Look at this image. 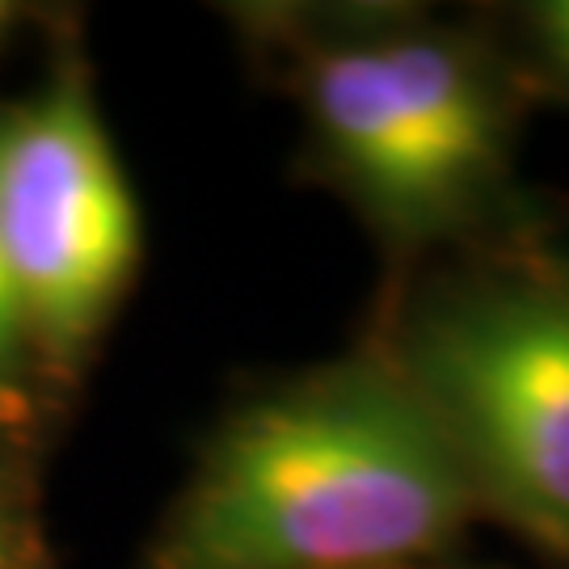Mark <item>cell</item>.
Wrapping results in <instances>:
<instances>
[{"label":"cell","mask_w":569,"mask_h":569,"mask_svg":"<svg viewBox=\"0 0 569 569\" xmlns=\"http://www.w3.org/2000/svg\"><path fill=\"white\" fill-rule=\"evenodd\" d=\"M481 498L397 359L321 367L216 430L157 569H406Z\"/></svg>","instance_id":"obj_1"},{"label":"cell","mask_w":569,"mask_h":569,"mask_svg":"<svg viewBox=\"0 0 569 569\" xmlns=\"http://www.w3.org/2000/svg\"><path fill=\"white\" fill-rule=\"evenodd\" d=\"M300 102L321 161L397 241L460 228L507 169V106L489 63L439 30L312 42Z\"/></svg>","instance_id":"obj_2"},{"label":"cell","mask_w":569,"mask_h":569,"mask_svg":"<svg viewBox=\"0 0 569 569\" xmlns=\"http://www.w3.org/2000/svg\"><path fill=\"white\" fill-rule=\"evenodd\" d=\"M481 507L569 552V279H493L418 312L397 355Z\"/></svg>","instance_id":"obj_3"},{"label":"cell","mask_w":569,"mask_h":569,"mask_svg":"<svg viewBox=\"0 0 569 569\" xmlns=\"http://www.w3.org/2000/svg\"><path fill=\"white\" fill-rule=\"evenodd\" d=\"M0 258L34 355L81 363L140 262V211L77 72L0 122Z\"/></svg>","instance_id":"obj_4"},{"label":"cell","mask_w":569,"mask_h":569,"mask_svg":"<svg viewBox=\"0 0 569 569\" xmlns=\"http://www.w3.org/2000/svg\"><path fill=\"white\" fill-rule=\"evenodd\" d=\"M0 569H47V545L34 507L4 465H0Z\"/></svg>","instance_id":"obj_5"},{"label":"cell","mask_w":569,"mask_h":569,"mask_svg":"<svg viewBox=\"0 0 569 569\" xmlns=\"http://www.w3.org/2000/svg\"><path fill=\"white\" fill-rule=\"evenodd\" d=\"M34 359V346H30V333H26V317H21L18 291H13V279L4 270V258H0V409H9L21 392V376Z\"/></svg>","instance_id":"obj_6"},{"label":"cell","mask_w":569,"mask_h":569,"mask_svg":"<svg viewBox=\"0 0 569 569\" xmlns=\"http://www.w3.org/2000/svg\"><path fill=\"white\" fill-rule=\"evenodd\" d=\"M536 30H540V51L557 63V72L569 77V0L545 4L536 18Z\"/></svg>","instance_id":"obj_7"},{"label":"cell","mask_w":569,"mask_h":569,"mask_svg":"<svg viewBox=\"0 0 569 569\" xmlns=\"http://www.w3.org/2000/svg\"><path fill=\"white\" fill-rule=\"evenodd\" d=\"M9 18H13V9H9V4H0V30L9 26Z\"/></svg>","instance_id":"obj_8"}]
</instances>
